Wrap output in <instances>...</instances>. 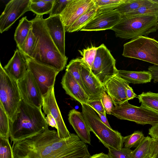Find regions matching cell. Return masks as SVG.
<instances>
[{"label":"cell","instance_id":"6da1fadb","mask_svg":"<svg viewBox=\"0 0 158 158\" xmlns=\"http://www.w3.org/2000/svg\"><path fill=\"white\" fill-rule=\"evenodd\" d=\"M14 158H89L86 143L77 135L60 139L55 130L43 132L13 145Z\"/></svg>","mask_w":158,"mask_h":158},{"label":"cell","instance_id":"7a4b0ae2","mask_svg":"<svg viewBox=\"0 0 158 158\" xmlns=\"http://www.w3.org/2000/svg\"><path fill=\"white\" fill-rule=\"evenodd\" d=\"M41 108L21 102L15 118L10 119L9 137L13 145L48 129Z\"/></svg>","mask_w":158,"mask_h":158},{"label":"cell","instance_id":"3957f363","mask_svg":"<svg viewBox=\"0 0 158 158\" xmlns=\"http://www.w3.org/2000/svg\"><path fill=\"white\" fill-rule=\"evenodd\" d=\"M31 21L32 30L37 38L35 48L31 59L60 72L62 71L65 67L68 58L61 54L54 43L42 16L36 15Z\"/></svg>","mask_w":158,"mask_h":158},{"label":"cell","instance_id":"277c9868","mask_svg":"<svg viewBox=\"0 0 158 158\" xmlns=\"http://www.w3.org/2000/svg\"><path fill=\"white\" fill-rule=\"evenodd\" d=\"M158 29V17L150 15H121L119 22L111 30L117 37L134 39L147 36Z\"/></svg>","mask_w":158,"mask_h":158},{"label":"cell","instance_id":"5b68a950","mask_svg":"<svg viewBox=\"0 0 158 158\" xmlns=\"http://www.w3.org/2000/svg\"><path fill=\"white\" fill-rule=\"evenodd\" d=\"M82 113L90 131L108 149L120 150L123 145V138L118 131L104 124L90 106L81 104Z\"/></svg>","mask_w":158,"mask_h":158},{"label":"cell","instance_id":"8992f818","mask_svg":"<svg viewBox=\"0 0 158 158\" xmlns=\"http://www.w3.org/2000/svg\"><path fill=\"white\" fill-rule=\"evenodd\" d=\"M22 99L17 81L10 76L0 63V104L10 120L15 118Z\"/></svg>","mask_w":158,"mask_h":158},{"label":"cell","instance_id":"52a82bcc","mask_svg":"<svg viewBox=\"0 0 158 158\" xmlns=\"http://www.w3.org/2000/svg\"><path fill=\"white\" fill-rule=\"evenodd\" d=\"M122 55L158 66V41L147 36H139L124 44Z\"/></svg>","mask_w":158,"mask_h":158},{"label":"cell","instance_id":"ba28073f","mask_svg":"<svg viewBox=\"0 0 158 158\" xmlns=\"http://www.w3.org/2000/svg\"><path fill=\"white\" fill-rule=\"evenodd\" d=\"M111 114L119 119L142 125L153 126L158 123V113L147 108L131 105L128 101L114 106Z\"/></svg>","mask_w":158,"mask_h":158},{"label":"cell","instance_id":"9c48e42d","mask_svg":"<svg viewBox=\"0 0 158 158\" xmlns=\"http://www.w3.org/2000/svg\"><path fill=\"white\" fill-rule=\"evenodd\" d=\"M115 64V60L104 44L98 47L91 71L103 86L118 74Z\"/></svg>","mask_w":158,"mask_h":158},{"label":"cell","instance_id":"30bf717a","mask_svg":"<svg viewBox=\"0 0 158 158\" xmlns=\"http://www.w3.org/2000/svg\"><path fill=\"white\" fill-rule=\"evenodd\" d=\"M27 60L28 69L36 81L43 96H44L54 86L56 77L60 72L39 64L30 58L27 57Z\"/></svg>","mask_w":158,"mask_h":158},{"label":"cell","instance_id":"8fae6325","mask_svg":"<svg viewBox=\"0 0 158 158\" xmlns=\"http://www.w3.org/2000/svg\"><path fill=\"white\" fill-rule=\"evenodd\" d=\"M17 82L22 100L31 105L41 108L43 96L36 81L28 69L24 77Z\"/></svg>","mask_w":158,"mask_h":158},{"label":"cell","instance_id":"7c38bea8","mask_svg":"<svg viewBox=\"0 0 158 158\" xmlns=\"http://www.w3.org/2000/svg\"><path fill=\"white\" fill-rule=\"evenodd\" d=\"M31 0H11L6 5L0 16V32L7 30L26 12L30 11Z\"/></svg>","mask_w":158,"mask_h":158},{"label":"cell","instance_id":"4fadbf2b","mask_svg":"<svg viewBox=\"0 0 158 158\" xmlns=\"http://www.w3.org/2000/svg\"><path fill=\"white\" fill-rule=\"evenodd\" d=\"M121 15L116 9L97 10L94 18L81 31H99L111 29L120 21Z\"/></svg>","mask_w":158,"mask_h":158},{"label":"cell","instance_id":"5bb4252c","mask_svg":"<svg viewBox=\"0 0 158 158\" xmlns=\"http://www.w3.org/2000/svg\"><path fill=\"white\" fill-rule=\"evenodd\" d=\"M42 106L44 113L47 115L51 114L56 121L57 127V132L59 138L65 139L69 137L71 133L65 124L58 106L55 97L54 87L43 96Z\"/></svg>","mask_w":158,"mask_h":158},{"label":"cell","instance_id":"9a60e30c","mask_svg":"<svg viewBox=\"0 0 158 158\" xmlns=\"http://www.w3.org/2000/svg\"><path fill=\"white\" fill-rule=\"evenodd\" d=\"M95 4L94 0H71L60 15L65 31L76 20Z\"/></svg>","mask_w":158,"mask_h":158},{"label":"cell","instance_id":"2e32d148","mask_svg":"<svg viewBox=\"0 0 158 158\" xmlns=\"http://www.w3.org/2000/svg\"><path fill=\"white\" fill-rule=\"evenodd\" d=\"M81 76L86 93L89 97L88 101L101 99L105 91L104 86L93 74L91 69L82 61Z\"/></svg>","mask_w":158,"mask_h":158},{"label":"cell","instance_id":"e0dca14e","mask_svg":"<svg viewBox=\"0 0 158 158\" xmlns=\"http://www.w3.org/2000/svg\"><path fill=\"white\" fill-rule=\"evenodd\" d=\"M47 31L57 48L64 56L65 55V27L60 15L49 16L44 19Z\"/></svg>","mask_w":158,"mask_h":158},{"label":"cell","instance_id":"ac0fdd59","mask_svg":"<svg viewBox=\"0 0 158 158\" xmlns=\"http://www.w3.org/2000/svg\"><path fill=\"white\" fill-rule=\"evenodd\" d=\"M129 84L117 74L110 78L103 85L105 91L111 98L116 106L128 101L126 89Z\"/></svg>","mask_w":158,"mask_h":158},{"label":"cell","instance_id":"d6986e66","mask_svg":"<svg viewBox=\"0 0 158 158\" xmlns=\"http://www.w3.org/2000/svg\"><path fill=\"white\" fill-rule=\"evenodd\" d=\"M4 68L10 76L18 81L24 77L28 70L27 57L16 49Z\"/></svg>","mask_w":158,"mask_h":158},{"label":"cell","instance_id":"ffe728a7","mask_svg":"<svg viewBox=\"0 0 158 158\" xmlns=\"http://www.w3.org/2000/svg\"><path fill=\"white\" fill-rule=\"evenodd\" d=\"M61 83L67 94L81 104H86L89 99L88 95L79 83L69 72L65 71Z\"/></svg>","mask_w":158,"mask_h":158},{"label":"cell","instance_id":"44dd1931","mask_svg":"<svg viewBox=\"0 0 158 158\" xmlns=\"http://www.w3.org/2000/svg\"><path fill=\"white\" fill-rule=\"evenodd\" d=\"M68 116L70 124L80 139L85 143L91 144L90 131L82 112L73 109L69 111Z\"/></svg>","mask_w":158,"mask_h":158},{"label":"cell","instance_id":"7402d4cb","mask_svg":"<svg viewBox=\"0 0 158 158\" xmlns=\"http://www.w3.org/2000/svg\"><path fill=\"white\" fill-rule=\"evenodd\" d=\"M129 84H142L150 82L152 74L148 71H131L118 70V74Z\"/></svg>","mask_w":158,"mask_h":158},{"label":"cell","instance_id":"603a6c76","mask_svg":"<svg viewBox=\"0 0 158 158\" xmlns=\"http://www.w3.org/2000/svg\"><path fill=\"white\" fill-rule=\"evenodd\" d=\"M31 20L27 19L26 16L23 17L19 21L14 34V39L18 48L22 45L32 27Z\"/></svg>","mask_w":158,"mask_h":158},{"label":"cell","instance_id":"cb8c5ba5","mask_svg":"<svg viewBox=\"0 0 158 158\" xmlns=\"http://www.w3.org/2000/svg\"><path fill=\"white\" fill-rule=\"evenodd\" d=\"M97 10L98 8L95 4L76 20L66 32H72L80 30L94 18L96 14Z\"/></svg>","mask_w":158,"mask_h":158},{"label":"cell","instance_id":"d4e9b609","mask_svg":"<svg viewBox=\"0 0 158 158\" xmlns=\"http://www.w3.org/2000/svg\"><path fill=\"white\" fill-rule=\"evenodd\" d=\"M140 106L149 109L158 114V93L143 92L137 96Z\"/></svg>","mask_w":158,"mask_h":158},{"label":"cell","instance_id":"484cf974","mask_svg":"<svg viewBox=\"0 0 158 158\" xmlns=\"http://www.w3.org/2000/svg\"><path fill=\"white\" fill-rule=\"evenodd\" d=\"M55 0H31L30 10L39 16L50 13Z\"/></svg>","mask_w":158,"mask_h":158},{"label":"cell","instance_id":"4316f807","mask_svg":"<svg viewBox=\"0 0 158 158\" xmlns=\"http://www.w3.org/2000/svg\"><path fill=\"white\" fill-rule=\"evenodd\" d=\"M36 41L37 38L32 27L24 43L18 48V49L26 56L31 58L35 48Z\"/></svg>","mask_w":158,"mask_h":158},{"label":"cell","instance_id":"83f0119b","mask_svg":"<svg viewBox=\"0 0 158 158\" xmlns=\"http://www.w3.org/2000/svg\"><path fill=\"white\" fill-rule=\"evenodd\" d=\"M127 16L150 15L158 17V4L152 0L148 2L134 11L127 14Z\"/></svg>","mask_w":158,"mask_h":158},{"label":"cell","instance_id":"f1b7e54d","mask_svg":"<svg viewBox=\"0 0 158 158\" xmlns=\"http://www.w3.org/2000/svg\"><path fill=\"white\" fill-rule=\"evenodd\" d=\"M152 139L149 136L145 137L135 149L132 151L130 158H147L149 156Z\"/></svg>","mask_w":158,"mask_h":158},{"label":"cell","instance_id":"f546056e","mask_svg":"<svg viewBox=\"0 0 158 158\" xmlns=\"http://www.w3.org/2000/svg\"><path fill=\"white\" fill-rule=\"evenodd\" d=\"M82 62L81 59L79 58L71 60L66 66V71L69 72L72 75L79 83L86 93L81 76Z\"/></svg>","mask_w":158,"mask_h":158},{"label":"cell","instance_id":"4dcf8cb0","mask_svg":"<svg viewBox=\"0 0 158 158\" xmlns=\"http://www.w3.org/2000/svg\"><path fill=\"white\" fill-rule=\"evenodd\" d=\"M148 0H127L116 10L121 15L131 13L146 3Z\"/></svg>","mask_w":158,"mask_h":158},{"label":"cell","instance_id":"1f68e13d","mask_svg":"<svg viewBox=\"0 0 158 158\" xmlns=\"http://www.w3.org/2000/svg\"><path fill=\"white\" fill-rule=\"evenodd\" d=\"M145 137L142 131H136L131 134L123 137V145L124 148L130 149L136 148Z\"/></svg>","mask_w":158,"mask_h":158},{"label":"cell","instance_id":"d6a6232c","mask_svg":"<svg viewBox=\"0 0 158 158\" xmlns=\"http://www.w3.org/2000/svg\"><path fill=\"white\" fill-rule=\"evenodd\" d=\"M9 130L10 118L0 104V137L8 139Z\"/></svg>","mask_w":158,"mask_h":158},{"label":"cell","instance_id":"836d02e7","mask_svg":"<svg viewBox=\"0 0 158 158\" xmlns=\"http://www.w3.org/2000/svg\"><path fill=\"white\" fill-rule=\"evenodd\" d=\"M127 0H94L98 9L115 10L124 3Z\"/></svg>","mask_w":158,"mask_h":158},{"label":"cell","instance_id":"e575fe53","mask_svg":"<svg viewBox=\"0 0 158 158\" xmlns=\"http://www.w3.org/2000/svg\"><path fill=\"white\" fill-rule=\"evenodd\" d=\"M98 47H92L84 49L81 51L82 57L81 59L91 69L92 68Z\"/></svg>","mask_w":158,"mask_h":158},{"label":"cell","instance_id":"d590c367","mask_svg":"<svg viewBox=\"0 0 158 158\" xmlns=\"http://www.w3.org/2000/svg\"><path fill=\"white\" fill-rule=\"evenodd\" d=\"M0 158H14L8 139L0 137Z\"/></svg>","mask_w":158,"mask_h":158},{"label":"cell","instance_id":"8d00e7d4","mask_svg":"<svg viewBox=\"0 0 158 158\" xmlns=\"http://www.w3.org/2000/svg\"><path fill=\"white\" fill-rule=\"evenodd\" d=\"M71 0H55L49 16L60 15Z\"/></svg>","mask_w":158,"mask_h":158},{"label":"cell","instance_id":"74e56055","mask_svg":"<svg viewBox=\"0 0 158 158\" xmlns=\"http://www.w3.org/2000/svg\"><path fill=\"white\" fill-rule=\"evenodd\" d=\"M108 155L110 158H130L132 151L130 149L125 148L120 150L108 149Z\"/></svg>","mask_w":158,"mask_h":158},{"label":"cell","instance_id":"f35d334b","mask_svg":"<svg viewBox=\"0 0 158 158\" xmlns=\"http://www.w3.org/2000/svg\"><path fill=\"white\" fill-rule=\"evenodd\" d=\"M101 100L106 113L108 114H111L114 107V104L111 98L105 91L102 95Z\"/></svg>","mask_w":158,"mask_h":158},{"label":"cell","instance_id":"ab89813d","mask_svg":"<svg viewBox=\"0 0 158 158\" xmlns=\"http://www.w3.org/2000/svg\"><path fill=\"white\" fill-rule=\"evenodd\" d=\"M86 104L93 109L96 110L106 115V111L101 99L96 101H88Z\"/></svg>","mask_w":158,"mask_h":158},{"label":"cell","instance_id":"60d3db41","mask_svg":"<svg viewBox=\"0 0 158 158\" xmlns=\"http://www.w3.org/2000/svg\"><path fill=\"white\" fill-rule=\"evenodd\" d=\"M158 153V138H152L150 145V156L152 158Z\"/></svg>","mask_w":158,"mask_h":158},{"label":"cell","instance_id":"b9f144b4","mask_svg":"<svg viewBox=\"0 0 158 158\" xmlns=\"http://www.w3.org/2000/svg\"><path fill=\"white\" fill-rule=\"evenodd\" d=\"M148 69L152 74L154 83L158 82V66L155 65L150 66Z\"/></svg>","mask_w":158,"mask_h":158},{"label":"cell","instance_id":"7bdbcfd3","mask_svg":"<svg viewBox=\"0 0 158 158\" xmlns=\"http://www.w3.org/2000/svg\"><path fill=\"white\" fill-rule=\"evenodd\" d=\"M47 115V116L45 117V119L48 125L52 127L55 128L57 130V124L54 118L50 114H48Z\"/></svg>","mask_w":158,"mask_h":158},{"label":"cell","instance_id":"ee69618b","mask_svg":"<svg viewBox=\"0 0 158 158\" xmlns=\"http://www.w3.org/2000/svg\"><path fill=\"white\" fill-rule=\"evenodd\" d=\"M148 134L152 138H158V123L149 129Z\"/></svg>","mask_w":158,"mask_h":158},{"label":"cell","instance_id":"f6af8a7d","mask_svg":"<svg viewBox=\"0 0 158 158\" xmlns=\"http://www.w3.org/2000/svg\"><path fill=\"white\" fill-rule=\"evenodd\" d=\"M126 93L128 100L135 98H137V95L134 93L133 89L129 85H128L126 88Z\"/></svg>","mask_w":158,"mask_h":158},{"label":"cell","instance_id":"bcb514c9","mask_svg":"<svg viewBox=\"0 0 158 158\" xmlns=\"http://www.w3.org/2000/svg\"><path fill=\"white\" fill-rule=\"evenodd\" d=\"M94 110L98 114V116L101 121L108 127L110 128H112L109 123L108 120L106 118V116L104 115L101 112L96 110Z\"/></svg>","mask_w":158,"mask_h":158},{"label":"cell","instance_id":"7dc6e473","mask_svg":"<svg viewBox=\"0 0 158 158\" xmlns=\"http://www.w3.org/2000/svg\"><path fill=\"white\" fill-rule=\"evenodd\" d=\"M89 158H110L108 154L100 153L91 156Z\"/></svg>","mask_w":158,"mask_h":158},{"label":"cell","instance_id":"c3c4849f","mask_svg":"<svg viewBox=\"0 0 158 158\" xmlns=\"http://www.w3.org/2000/svg\"><path fill=\"white\" fill-rule=\"evenodd\" d=\"M153 1L158 4V0H152Z\"/></svg>","mask_w":158,"mask_h":158},{"label":"cell","instance_id":"681fc988","mask_svg":"<svg viewBox=\"0 0 158 158\" xmlns=\"http://www.w3.org/2000/svg\"><path fill=\"white\" fill-rule=\"evenodd\" d=\"M152 158H158V153Z\"/></svg>","mask_w":158,"mask_h":158},{"label":"cell","instance_id":"f907efd6","mask_svg":"<svg viewBox=\"0 0 158 158\" xmlns=\"http://www.w3.org/2000/svg\"><path fill=\"white\" fill-rule=\"evenodd\" d=\"M147 158H152L151 157L149 156V157H147Z\"/></svg>","mask_w":158,"mask_h":158}]
</instances>
